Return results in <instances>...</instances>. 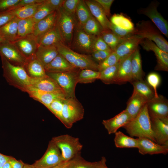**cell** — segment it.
Masks as SVG:
<instances>
[{
    "label": "cell",
    "mask_w": 168,
    "mask_h": 168,
    "mask_svg": "<svg viewBox=\"0 0 168 168\" xmlns=\"http://www.w3.org/2000/svg\"><path fill=\"white\" fill-rule=\"evenodd\" d=\"M123 127L131 137L145 138L156 143L151 129L147 104L136 117Z\"/></svg>",
    "instance_id": "obj_1"
},
{
    "label": "cell",
    "mask_w": 168,
    "mask_h": 168,
    "mask_svg": "<svg viewBox=\"0 0 168 168\" xmlns=\"http://www.w3.org/2000/svg\"><path fill=\"white\" fill-rule=\"evenodd\" d=\"M3 75L10 85L22 91L26 92L31 86L30 77L24 67L14 65L3 56L0 55Z\"/></svg>",
    "instance_id": "obj_2"
},
{
    "label": "cell",
    "mask_w": 168,
    "mask_h": 168,
    "mask_svg": "<svg viewBox=\"0 0 168 168\" xmlns=\"http://www.w3.org/2000/svg\"><path fill=\"white\" fill-rule=\"evenodd\" d=\"M58 53L76 68L98 71V64L91 56L77 53L63 43L55 46Z\"/></svg>",
    "instance_id": "obj_3"
},
{
    "label": "cell",
    "mask_w": 168,
    "mask_h": 168,
    "mask_svg": "<svg viewBox=\"0 0 168 168\" xmlns=\"http://www.w3.org/2000/svg\"><path fill=\"white\" fill-rule=\"evenodd\" d=\"M156 26L150 21H138L133 30V34L142 39H146L154 42L161 49L168 53V42Z\"/></svg>",
    "instance_id": "obj_4"
},
{
    "label": "cell",
    "mask_w": 168,
    "mask_h": 168,
    "mask_svg": "<svg viewBox=\"0 0 168 168\" xmlns=\"http://www.w3.org/2000/svg\"><path fill=\"white\" fill-rule=\"evenodd\" d=\"M51 140L59 149L63 162L69 161L81 154L83 146L77 138L66 134L54 137Z\"/></svg>",
    "instance_id": "obj_5"
},
{
    "label": "cell",
    "mask_w": 168,
    "mask_h": 168,
    "mask_svg": "<svg viewBox=\"0 0 168 168\" xmlns=\"http://www.w3.org/2000/svg\"><path fill=\"white\" fill-rule=\"evenodd\" d=\"M75 14H69L61 7L57 11L56 23L62 40L67 45L71 44L73 32L77 25Z\"/></svg>",
    "instance_id": "obj_6"
},
{
    "label": "cell",
    "mask_w": 168,
    "mask_h": 168,
    "mask_svg": "<svg viewBox=\"0 0 168 168\" xmlns=\"http://www.w3.org/2000/svg\"><path fill=\"white\" fill-rule=\"evenodd\" d=\"M84 110L76 97H66L63 101L62 116L63 124L68 128L84 117Z\"/></svg>",
    "instance_id": "obj_7"
},
{
    "label": "cell",
    "mask_w": 168,
    "mask_h": 168,
    "mask_svg": "<svg viewBox=\"0 0 168 168\" xmlns=\"http://www.w3.org/2000/svg\"><path fill=\"white\" fill-rule=\"evenodd\" d=\"M79 69L63 72H46L54 80L64 91L67 97H75V89L78 83Z\"/></svg>",
    "instance_id": "obj_8"
},
{
    "label": "cell",
    "mask_w": 168,
    "mask_h": 168,
    "mask_svg": "<svg viewBox=\"0 0 168 168\" xmlns=\"http://www.w3.org/2000/svg\"><path fill=\"white\" fill-rule=\"evenodd\" d=\"M159 5V2L154 0L151 1L147 7L138 9L137 12L139 14L148 17L161 33L168 38V22L157 10Z\"/></svg>",
    "instance_id": "obj_9"
},
{
    "label": "cell",
    "mask_w": 168,
    "mask_h": 168,
    "mask_svg": "<svg viewBox=\"0 0 168 168\" xmlns=\"http://www.w3.org/2000/svg\"><path fill=\"white\" fill-rule=\"evenodd\" d=\"M63 162L59 149L51 140L43 156L31 165L33 168H51Z\"/></svg>",
    "instance_id": "obj_10"
},
{
    "label": "cell",
    "mask_w": 168,
    "mask_h": 168,
    "mask_svg": "<svg viewBox=\"0 0 168 168\" xmlns=\"http://www.w3.org/2000/svg\"><path fill=\"white\" fill-rule=\"evenodd\" d=\"M150 117H154L168 122V101L163 96L159 95L148 100L147 103Z\"/></svg>",
    "instance_id": "obj_11"
},
{
    "label": "cell",
    "mask_w": 168,
    "mask_h": 168,
    "mask_svg": "<svg viewBox=\"0 0 168 168\" xmlns=\"http://www.w3.org/2000/svg\"><path fill=\"white\" fill-rule=\"evenodd\" d=\"M0 55L11 64L24 67L26 60L12 42L5 40L0 44Z\"/></svg>",
    "instance_id": "obj_12"
},
{
    "label": "cell",
    "mask_w": 168,
    "mask_h": 168,
    "mask_svg": "<svg viewBox=\"0 0 168 168\" xmlns=\"http://www.w3.org/2000/svg\"><path fill=\"white\" fill-rule=\"evenodd\" d=\"M140 44L145 50L154 53L157 59L155 70L168 71V53L163 51L154 42L146 39H143Z\"/></svg>",
    "instance_id": "obj_13"
},
{
    "label": "cell",
    "mask_w": 168,
    "mask_h": 168,
    "mask_svg": "<svg viewBox=\"0 0 168 168\" xmlns=\"http://www.w3.org/2000/svg\"><path fill=\"white\" fill-rule=\"evenodd\" d=\"M26 60L35 57L38 46L36 38L33 34L28 35L12 42Z\"/></svg>",
    "instance_id": "obj_14"
},
{
    "label": "cell",
    "mask_w": 168,
    "mask_h": 168,
    "mask_svg": "<svg viewBox=\"0 0 168 168\" xmlns=\"http://www.w3.org/2000/svg\"><path fill=\"white\" fill-rule=\"evenodd\" d=\"M75 30L74 42L76 47L82 51L91 53L93 51V44L96 36L86 32L77 23Z\"/></svg>",
    "instance_id": "obj_15"
},
{
    "label": "cell",
    "mask_w": 168,
    "mask_h": 168,
    "mask_svg": "<svg viewBox=\"0 0 168 168\" xmlns=\"http://www.w3.org/2000/svg\"><path fill=\"white\" fill-rule=\"evenodd\" d=\"M142 39L134 35L126 37L118 45L114 51L120 60L133 53Z\"/></svg>",
    "instance_id": "obj_16"
},
{
    "label": "cell",
    "mask_w": 168,
    "mask_h": 168,
    "mask_svg": "<svg viewBox=\"0 0 168 168\" xmlns=\"http://www.w3.org/2000/svg\"><path fill=\"white\" fill-rule=\"evenodd\" d=\"M153 136L157 143L168 145V122L150 117Z\"/></svg>",
    "instance_id": "obj_17"
},
{
    "label": "cell",
    "mask_w": 168,
    "mask_h": 168,
    "mask_svg": "<svg viewBox=\"0 0 168 168\" xmlns=\"http://www.w3.org/2000/svg\"><path fill=\"white\" fill-rule=\"evenodd\" d=\"M139 152L141 154H166L168 152V145H161L145 138H138Z\"/></svg>",
    "instance_id": "obj_18"
},
{
    "label": "cell",
    "mask_w": 168,
    "mask_h": 168,
    "mask_svg": "<svg viewBox=\"0 0 168 168\" xmlns=\"http://www.w3.org/2000/svg\"><path fill=\"white\" fill-rule=\"evenodd\" d=\"M30 83L31 86L43 91L65 94L57 82L47 75L41 78H31Z\"/></svg>",
    "instance_id": "obj_19"
},
{
    "label": "cell",
    "mask_w": 168,
    "mask_h": 168,
    "mask_svg": "<svg viewBox=\"0 0 168 168\" xmlns=\"http://www.w3.org/2000/svg\"><path fill=\"white\" fill-rule=\"evenodd\" d=\"M26 92L30 97L40 102L46 107L55 100L63 99L67 97L65 94L54 93L43 91L31 86L27 88Z\"/></svg>",
    "instance_id": "obj_20"
},
{
    "label": "cell",
    "mask_w": 168,
    "mask_h": 168,
    "mask_svg": "<svg viewBox=\"0 0 168 168\" xmlns=\"http://www.w3.org/2000/svg\"><path fill=\"white\" fill-rule=\"evenodd\" d=\"M132 119L125 110L111 119L103 120L102 124L110 134L115 133L119 128L123 127Z\"/></svg>",
    "instance_id": "obj_21"
},
{
    "label": "cell",
    "mask_w": 168,
    "mask_h": 168,
    "mask_svg": "<svg viewBox=\"0 0 168 168\" xmlns=\"http://www.w3.org/2000/svg\"><path fill=\"white\" fill-rule=\"evenodd\" d=\"M133 53L119 60L114 84H122L128 82H132L131 61Z\"/></svg>",
    "instance_id": "obj_22"
},
{
    "label": "cell",
    "mask_w": 168,
    "mask_h": 168,
    "mask_svg": "<svg viewBox=\"0 0 168 168\" xmlns=\"http://www.w3.org/2000/svg\"><path fill=\"white\" fill-rule=\"evenodd\" d=\"M44 68L46 72L50 73L63 72L79 69L73 66L59 53Z\"/></svg>",
    "instance_id": "obj_23"
},
{
    "label": "cell",
    "mask_w": 168,
    "mask_h": 168,
    "mask_svg": "<svg viewBox=\"0 0 168 168\" xmlns=\"http://www.w3.org/2000/svg\"><path fill=\"white\" fill-rule=\"evenodd\" d=\"M147 101L144 97L133 90L127 103L125 110L133 119L137 116Z\"/></svg>",
    "instance_id": "obj_24"
},
{
    "label": "cell",
    "mask_w": 168,
    "mask_h": 168,
    "mask_svg": "<svg viewBox=\"0 0 168 168\" xmlns=\"http://www.w3.org/2000/svg\"><path fill=\"white\" fill-rule=\"evenodd\" d=\"M92 15L104 30L109 29L110 22L101 6L95 0H84Z\"/></svg>",
    "instance_id": "obj_25"
},
{
    "label": "cell",
    "mask_w": 168,
    "mask_h": 168,
    "mask_svg": "<svg viewBox=\"0 0 168 168\" xmlns=\"http://www.w3.org/2000/svg\"><path fill=\"white\" fill-rule=\"evenodd\" d=\"M57 11L35 23L33 34L38 38L51 29L55 25Z\"/></svg>",
    "instance_id": "obj_26"
},
{
    "label": "cell",
    "mask_w": 168,
    "mask_h": 168,
    "mask_svg": "<svg viewBox=\"0 0 168 168\" xmlns=\"http://www.w3.org/2000/svg\"><path fill=\"white\" fill-rule=\"evenodd\" d=\"M58 54L57 48L54 46H43L38 45L35 56V58L44 67L52 61Z\"/></svg>",
    "instance_id": "obj_27"
},
{
    "label": "cell",
    "mask_w": 168,
    "mask_h": 168,
    "mask_svg": "<svg viewBox=\"0 0 168 168\" xmlns=\"http://www.w3.org/2000/svg\"><path fill=\"white\" fill-rule=\"evenodd\" d=\"M36 38L38 45L43 46H55L60 43H63L56 25L51 29Z\"/></svg>",
    "instance_id": "obj_28"
},
{
    "label": "cell",
    "mask_w": 168,
    "mask_h": 168,
    "mask_svg": "<svg viewBox=\"0 0 168 168\" xmlns=\"http://www.w3.org/2000/svg\"><path fill=\"white\" fill-rule=\"evenodd\" d=\"M19 19L15 16L0 27V36L6 40L13 42L17 39Z\"/></svg>",
    "instance_id": "obj_29"
},
{
    "label": "cell",
    "mask_w": 168,
    "mask_h": 168,
    "mask_svg": "<svg viewBox=\"0 0 168 168\" xmlns=\"http://www.w3.org/2000/svg\"><path fill=\"white\" fill-rule=\"evenodd\" d=\"M24 68L31 78H41L47 76L44 66L35 57L26 60Z\"/></svg>",
    "instance_id": "obj_30"
},
{
    "label": "cell",
    "mask_w": 168,
    "mask_h": 168,
    "mask_svg": "<svg viewBox=\"0 0 168 168\" xmlns=\"http://www.w3.org/2000/svg\"><path fill=\"white\" fill-rule=\"evenodd\" d=\"M132 81L143 80L144 72L142 69L141 56L139 47L133 54L131 61Z\"/></svg>",
    "instance_id": "obj_31"
},
{
    "label": "cell",
    "mask_w": 168,
    "mask_h": 168,
    "mask_svg": "<svg viewBox=\"0 0 168 168\" xmlns=\"http://www.w3.org/2000/svg\"><path fill=\"white\" fill-rule=\"evenodd\" d=\"M115 145L118 148H138L137 138L128 136L120 131L115 133Z\"/></svg>",
    "instance_id": "obj_32"
},
{
    "label": "cell",
    "mask_w": 168,
    "mask_h": 168,
    "mask_svg": "<svg viewBox=\"0 0 168 168\" xmlns=\"http://www.w3.org/2000/svg\"><path fill=\"white\" fill-rule=\"evenodd\" d=\"M43 3L15 7L10 10V11L19 19L31 18L33 17L40 5Z\"/></svg>",
    "instance_id": "obj_33"
},
{
    "label": "cell",
    "mask_w": 168,
    "mask_h": 168,
    "mask_svg": "<svg viewBox=\"0 0 168 168\" xmlns=\"http://www.w3.org/2000/svg\"><path fill=\"white\" fill-rule=\"evenodd\" d=\"M110 21L112 24L128 30H133L135 27L129 17L123 13L114 14L111 16Z\"/></svg>",
    "instance_id": "obj_34"
},
{
    "label": "cell",
    "mask_w": 168,
    "mask_h": 168,
    "mask_svg": "<svg viewBox=\"0 0 168 168\" xmlns=\"http://www.w3.org/2000/svg\"><path fill=\"white\" fill-rule=\"evenodd\" d=\"M35 24L32 17L19 19L17 39L33 34Z\"/></svg>",
    "instance_id": "obj_35"
},
{
    "label": "cell",
    "mask_w": 168,
    "mask_h": 168,
    "mask_svg": "<svg viewBox=\"0 0 168 168\" xmlns=\"http://www.w3.org/2000/svg\"><path fill=\"white\" fill-rule=\"evenodd\" d=\"M133 90L144 97L148 101L155 97L153 89L147 82L143 80L135 81L131 82Z\"/></svg>",
    "instance_id": "obj_36"
},
{
    "label": "cell",
    "mask_w": 168,
    "mask_h": 168,
    "mask_svg": "<svg viewBox=\"0 0 168 168\" xmlns=\"http://www.w3.org/2000/svg\"><path fill=\"white\" fill-rule=\"evenodd\" d=\"M100 161L91 162L85 160L79 154L68 161L64 168H99Z\"/></svg>",
    "instance_id": "obj_37"
},
{
    "label": "cell",
    "mask_w": 168,
    "mask_h": 168,
    "mask_svg": "<svg viewBox=\"0 0 168 168\" xmlns=\"http://www.w3.org/2000/svg\"><path fill=\"white\" fill-rule=\"evenodd\" d=\"M119 62L115 65L107 68L100 72L99 79L105 84L115 83L117 76Z\"/></svg>",
    "instance_id": "obj_38"
},
{
    "label": "cell",
    "mask_w": 168,
    "mask_h": 168,
    "mask_svg": "<svg viewBox=\"0 0 168 168\" xmlns=\"http://www.w3.org/2000/svg\"><path fill=\"white\" fill-rule=\"evenodd\" d=\"M75 14L78 21L77 24L82 27L92 16L84 0H80Z\"/></svg>",
    "instance_id": "obj_39"
},
{
    "label": "cell",
    "mask_w": 168,
    "mask_h": 168,
    "mask_svg": "<svg viewBox=\"0 0 168 168\" xmlns=\"http://www.w3.org/2000/svg\"><path fill=\"white\" fill-rule=\"evenodd\" d=\"M81 27L87 33L96 36L100 35L104 30L92 15Z\"/></svg>",
    "instance_id": "obj_40"
},
{
    "label": "cell",
    "mask_w": 168,
    "mask_h": 168,
    "mask_svg": "<svg viewBox=\"0 0 168 168\" xmlns=\"http://www.w3.org/2000/svg\"><path fill=\"white\" fill-rule=\"evenodd\" d=\"M100 35L113 51L124 38L120 37L110 29L104 30Z\"/></svg>",
    "instance_id": "obj_41"
},
{
    "label": "cell",
    "mask_w": 168,
    "mask_h": 168,
    "mask_svg": "<svg viewBox=\"0 0 168 168\" xmlns=\"http://www.w3.org/2000/svg\"><path fill=\"white\" fill-rule=\"evenodd\" d=\"M100 73L98 71L90 69H82L79 72L78 83L86 84L94 82L99 79Z\"/></svg>",
    "instance_id": "obj_42"
},
{
    "label": "cell",
    "mask_w": 168,
    "mask_h": 168,
    "mask_svg": "<svg viewBox=\"0 0 168 168\" xmlns=\"http://www.w3.org/2000/svg\"><path fill=\"white\" fill-rule=\"evenodd\" d=\"M54 11H55L45 3L44 1L40 5L32 18L35 23Z\"/></svg>",
    "instance_id": "obj_43"
},
{
    "label": "cell",
    "mask_w": 168,
    "mask_h": 168,
    "mask_svg": "<svg viewBox=\"0 0 168 168\" xmlns=\"http://www.w3.org/2000/svg\"><path fill=\"white\" fill-rule=\"evenodd\" d=\"M64 99H58L54 101L47 108L63 124L62 116L63 101Z\"/></svg>",
    "instance_id": "obj_44"
},
{
    "label": "cell",
    "mask_w": 168,
    "mask_h": 168,
    "mask_svg": "<svg viewBox=\"0 0 168 168\" xmlns=\"http://www.w3.org/2000/svg\"><path fill=\"white\" fill-rule=\"evenodd\" d=\"M147 82L153 89L155 97H157L159 95L157 92V88L160 85L161 79L160 75L157 73L152 72L147 76Z\"/></svg>",
    "instance_id": "obj_45"
},
{
    "label": "cell",
    "mask_w": 168,
    "mask_h": 168,
    "mask_svg": "<svg viewBox=\"0 0 168 168\" xmlns=\"http://www.w3.org/2000/svg\"><path fill=\"white\" fill-rule=\"evenodd\" d=\"M119 61L115 52L113 51L104 61L98 64V71L100 72L107 68L115 65Z\"/></svg>",
    "instance_id": "obj_46"
},
{
    "label": "cell",
    "mask_w": 168,
    "mask_h": 168,
    "mask_svg": "<svg viewBox=\"0 0 168 168\" xmlns=\"http://www.w3.org/2000/svg\"><path fill=\"white\" fill-rule=\"evenodd\" d=\"M113 52L111 50L94 51L91 54L93 59L99 64L104 61Z\"/></svg>",
    "instance_id": "obj_47"
},
{
    "label": "cell",
    "mask_w": 168,
    "mask_h": 168,
    "mask_svg": "<svg viewBox=\"0 0 168 168\" xmlns=\"http://www.w3.org/2000/svg\"><path fill=\"white\" fill-rule=\"evenodd\" d=\"M80 0H64L62 7L67 13L75 14L76 9Z\"/></svg>",
    "instance_id": "obj_48"
},
{
    "label": "cell",
    "mask_w": 168,
    "mask_h": 168,
    "mask_svg": "<svg viewBox=\"0 0 168 168\" xmlns=\"http://www.w3.org/2000/svg\"><path fill=\"white\" fill-rule=\"evenodd\" d=\"M109 29L122 38H125L133 35V30H129L122 29L112 24L111 23Z\"/></svg>",
    "instance_id": "obj_49"
},
{
    "label": "cell",
    "mask_w": 168,
    "mask_h": 168,
    "mask_svg": "<svg viewBox=\"0 0 168 168\" xmlns=\"http://www.w3.org/2000/svg\"><path fill=\"white\" fill-rule=\"evenodd\" d=\"M20 0H0V12L6 11L15 8Z\"/></svg>",
    "instance_id": "obj_50"
},
{
    "label": "cell",
    "mask_w": 168,
    "mask_h": 168,
    "mask_svg": "<svg viewBox=\"0 0 168 168\" xmlns=\"http://www.w3.org/2000/svg\"><path fill=\"white\" fill-rule=\"evenodd\" d=\"M110 50L111 49L100 35L96 37L93 44V51Z\"/></svg>",
    "instance_id": "obj_51"
},
{
    "label": "cell",
    "mask_w": 168,
    "mask_h": 168,
    "mask_svg": "<svg viewBox=\"0 0 168 168\" xmlns=\"http://www.w3.org/2000/svg\"><path fill=\"white\" fill-rule=\"evenodd\" d=\"M102 7L107 17H111L110 7L114 0H95Z\"/></svg>",
    "instance_id": "obj_52"
},
{
    "label": "cell",
    "mask_w": 168,
    "mask_h": 168,
    "mask_svg": "<svg viewBox=\"0 0 168 168\" xmlns=\"http://www.w3.org/2000/svg\"><path fill=\"white\" fill-rule=\"evenodd\" d=\"M15 17L10 10L0 12V27Z\"/></svg>",
    "instance_id": "obj_53"
},
{
    "label": "cell",
    "mask_w": 168,
    "mask_h": 168,
    "mask_svg": "<svg viewBox=\"0 0 168 168\" xmlns=\"http://www.w3.org/2000/svg\"><path fill=\"white\" fill-rule=\"evenodd\" d=\"M64 0H45L44 2L54 11H57L62 6Z\"/></svg>",
    "instance_id": "obj_54"
},
{
    "label": "cell",
    "mask_w": 168,
    "mask_h": 168,
    "mask_svg": "<svg viewBox=\"0 0 168 168\" xmlns=\"http://www.w3.org/2000/svg\"><path fill=\"white\" fill-rule=\"evenodd\" d=\"M44 1V0H20V2L15 7L40 4L43 2Z\"/></svg>",
    "instance_id": "obj_55"
},
{
    "label": "cell",
    "mask_w": 168,
    "mask_h": 168,
    "mask_svg": "<svg viewBox=\"0 0 168 168\" xmlns=\"http://www.w3.org/2000/svg\"><path fill=\"white\" fill-rule=\"evenodd\" d=\"M9 161L12 168H23L25 164L21 161L17 160L12 157L11 158Z\"/></svg>",
    "instance_id": "obj_56"
},
{
    "label": "cell",
    "mask_w": 168,
    "mask_h": 168,
    "mask_svg": "<svg viewBox=\"0 0 168 168\" xmlns=\"http://www.w3.org/2000/svg\"><path fill=\"white\" fill-rule=\"evenodd\" d=\"M12 157L0 153V168H2L5 164Z\"/></svg>",
    "instance_id": "obj_57"
},
{
    "label": "cell",
    "mask_w": 168,
    "mask_h": 168,
    "mask_svg": "<svg viewBox=\"0 0 168 168\" xmlns=\"http://www.w3.org/2000/svg\"><path fill=\"white\" fill-rule=\"evenodd\" d=\"M100 161V164L99 168H109L106 165V160L105 157L102 156Z\"/></svg>",
    "instance_id": "obj_58"
},
{
    "label": "cell",
    "mask_w": 168,
    "mask_h": 168,
    "mask_svg": "<svg viewBox=\"0 0 168 168\" xmlns=\"http://www.w3.org/2000/svg\"><path fill=\"white\" fill-rule=\"evenodd\" d=\"M67 162L68 161L63 162L51 168H64Z\"/></svg>",
    "instance_id": "obj_59"
},
{
    "label": "cell",
    "mask_w": 168,
    "mask_h": 168,
    "mask_svg": "<svg viewBox=\"0 0 168 168\" xmlns=\"http://www.w3.org/2000/svg\"><path fill=\"white\" fill-rule=\"evenodd\" d=\"M2 168H12V167L8 161L5 164Z\"/></svg>",
    "instance_id": "obj_60"
},
{
    "label": "cell",
    "mask_w": 168,
    "mask_h": 168,
    "mask_svg": "<svg viewBox=\"0 0 168 168\" xmlns=\"http://www.w3.org/2000/svg\"><path fill=\"white\" fill-rule=\"evenodd\" d=\"M23 168H33L31 165L25 164Z\"/></svg>",
    "instance_id": "obj_61"
},
{
    "label": "cell",
    "mask_w": 168,
    "mask_h": 168,
    "mask_svg": "<svg viewBox=\"0 0 168 168\" xmlns=\"http://www.w3.org/2000/svg\"><path fill=\"white\" fill-rule=\"evenodd\" d=\"M5 40L0 36V44Z\"/></svg>",
    "instance_id": "obj_62"
}]
</instances>
